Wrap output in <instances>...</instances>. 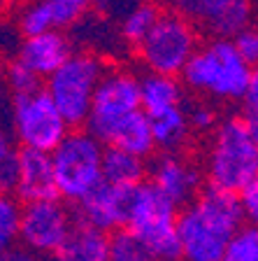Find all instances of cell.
Returning <instances> with one entry per match:
<instances>
[{"label":"cell","mask_w":258,"mask_h":261,"mask_svg":"<svg viewBox=\"0 0 258 261\" xmlns=\"http://www.w3.org/2000/svg\"><path fill=\"white\" fill-rule=\"evenodd\" d=\"M177 105H182V84L175 75L149 72L140 77V110L147 117Z\"/></svg>","instance_id":"18"},{"label":"cell","mask_w":258,"mask_h":261,"mask_svg":"<svg viewBox=\"0 0 258 261\" xmlns=\"http://www.w3.org/2000/svg\"><path fill=\"white\" fill-rule=\"evenodd\" d=\"M137 47L142 63L149 72L177 77L191 54L198 49V35L188 19L175 12H165L158 14L156 23L145 35V40L137 42Z\"/></svg>","instance_id":"7"},{"label":"cell","mask_w":258,"mask_h":261,"mask_svg":"<svg viewBox=\"0 0 258 261\" xmlns=\"http://www.w3.org/2000/svg\"><path fill=\"white\" fill-rule=\"evenodd\" d=\"M177 215L179 207L151 179H145L130 191L124 228L137 236L158 261H182Z\"/></svg>","instance_id":"2"},{"label":"cell","mask_w":258,"mask_h":261,"mask_svg":"<svg viewBox=\"0 0 258 261\" xmlns=\"http://www.w3.org/2000/svg\"><path fill=\"white\" fill-rule=\"evenodd\" d=\"M51 261H109V233L84 222L72 224L68 238L49 256Z\"/></svg>","instance_id":"16"},{"label":"cell","mask_w":258,"mask_h":261,"mask_svg":"<svg viewBox=\"0 0 258 261\" xmlns=\"http://www.w3.org/2000/svg\"><path fill=\"white\" fill-rule=\"evenodd\" d=\"M12 126L19 145L42 152H51L70 130L44 89L33 93H12Z\"/></svg>","instance_id":"9"},{"label":"cell","mask_w":258,"mask_h":261,"mask_svg":"<svg viewBox=\"0 0 258 261\" xmlns=\"http://www.w3.org/2000/svg\"><path fill=\"white\" fill-rule=\"evenodd\" d=\"M3 82H5V77H3V72H0V89H3Z\"/></svg>","instance_id":"35"},{"label":"cell","mask_w":258,"mask_h":261,"mask_svg":"<svg viewBox=\"0 0 258 261\" xmlns=\"http://www.w3.org/2000/svg\"><path fill=\"white\" fill-rule=\"evenodd\" d=\"M21 33L23 35H40V33L49 31V28H54V19H51V10H49L47 0L44 3H38V5L28 7L21 16Z\"/></svg>","instance_id":"28"},{"label":"cell","mask_w":258,"mask_h":261,"mask_svg":"<svg viewBox=\"0 0 258 261\" xmlns=\"http://www.w3.org/2000/svg\"><path fill=\"white\" fill-rule=\"evenodd\" d=\"M240 226H244V212L237 191L203 185L195 201L177 215L182 261H221Z\"/></svg>","instance_id":"1"},{"label":"cell","mask_w":258,"mask_h":261,"mask_svg":"<svg viewBox=\"0 0 258 261\" xmlns=\"http://www.w3.org/2000/svg\"><path fill=\"white\" fill-rule=\"evenodd\" d=\"M237 54L242 56L249 65H258V31L256 28H242L240 33L233 35Z\"/></svg>","instance_id":"30"},{"label":"cell","mask_w":258,"mask_h":261,"mask_svg":"<svg viewBox=\"0 0 258 261\" xmlns=\"http://www.w3.org/2000/svg\"><path fill=\"white\" fill-rule=\"evenodd\" d=\"M105 14H128L133 7H137L145 0H96Z\"/></svg>","instance_id":"34"},{"label":"cell","mask_w":258,"mask_h":261,"mask_svg":"<svg viewBox=\"0 0 258 261\" xmlns=\"http://www.w3.org/2000/svg\"><path fill=\"white\" fill-rule=\"evenodd\" d=\"M91 3L93 0H47L51 19H54V28H68L77 23Z\"/></svg>","instance_id":"26"},{"label":"cell","mask_w":258,"mask_h":261,"mask_svg":"<svg viewBox=\"0 0 258 261\" xmlns=\"http://www.w3.org/2000/svg\"><path fill=\"white\" fill-rule=\"evenodd\" d=\"M210 185L240 191L258 175V140L249 133L242 117L226 119L216 128L207 159Z\"/></svg>","instance_id":"4"},{"label":"cell","mask_w":258,"mask_h":261,"mask_svg":"<svg viewBox=\"0 0 258 261\" xmlns=\"http://www.w3.org/2000/svg\"><path fill=\"white\" fill-rule=\"evenodd\" d=\"M19 219H21V201L14 194H0V252L16 245Z\"/></svg>","instance_id":"23"},{"label":"cell","mask_w":258,"mask_h":261,"mask_svg":"<svg viewBox=\"0 0 258 261\" xmlns=\"http://www.w3.org/2000/svg\"><path fill=\"white\" fill-rule=\"evenodd\" d=\"M105 63L93 54H70L47 77L44 91L51 96L54 105L63 114L70 128L84 124L91 98L100 77L105 75Z\"/></svg>","instance_id":"6"},{"label":"cell","mask_w":258,"mask_h":261,"mask_svg":"<svg viewBox=\"0 0 258 261\" xmlns=\"http://www.w3.org/2000/svg\"><path fill=\"white\" fill-rule=\"evenodd\" d=\"M237 196H240V205L244 212V222L258 226V175L249 179L247 185L237 191Z\"/></svg>","instance_id":"31"},{"label":"cell","mask_w":258,"mask_h":261,"mask_svg":"<svg viewBox=\"0 0 258 261\" xmlns=\"http://www.w3.org/2000/svg\"><path fill=\"white\" fill-rule=\"evenodd\" d=\"M16 51H19V61L23 65L35 70L40 77H49L72 54V47L63 33L49 28L40 35H28Z\"/></svg>","instance_id":"15"},{"label":"cell","mask_w":258,"mask_h":261,"mask_svg":"<svg viewBox=\"0 0 258 261\" xmlns=\"http://www.w3.org/2000/svg\"><path fill=\"white\" fill-rule=\"evenodd\" d=\"M109 261H158L151 250L128 228H117L109 233Z\"/></svg>","instance_id":"21"},{"label":"cell","mask_w":258,"mask_h":261,"mask_svg":"<svg viewBox=\"0 0 258 261\" xmlns=\"http://www.w3.org/2000/svg\"><path fill=\"white\" fill-rule=\"evenodd\" d=\"M151 175V182L170 198L175 205L182 207L191 205L195 201V196L203 189V175L198 168H193L188 161L179 159L175 152H165L151 163V168H147Z\"/></svg>","instance_id":"13"},{"label":"cell","mask_w":258,"mask_h":261,"mask_svg":"<svg viewBox=\"0 0 258 261\" xmlns=\"http://www.w3.org/2000/svg\"><path fill=\"white\" fill-rule=\"evenodd\" d=\"M109 145L121 147V149H126L130 154H137L142 159L151 156L156 145H154V136H151V126H149L147 114L142 110H135L126 119L119 121V126L112 133Z\"/></svg>","instance_id":"19"},{"label":"cell","mask_w":258,"mask_h":261,"mask_svg":"<svg viewBox=\"0 0 258 261\" xmlns=\"http://www.w3.org/2000/svg\"><path fill=\"white\" fill-rule=\"evenodd\" d=\"M102 179L109 182V185L117 187H126V189H133L140 182H145L147 177V161L137 154H130L121 147L107 145L102 147Z\"/></svg>","instance_id":"17"},{"label":"cell","mask_w":258,"mask_h":261,"mask_svg":"<svg viewBox=\"0 0 258 261\" xmlns=\"http://www.w3.org/2000/svg\"><path fill=\"white\" fill-rule=\"evenodd\" d=\"M16 159H19V177H16L14 196L19 201L33 203V201L61 198L54 179L51 152L33 149V147H19Z\"/></svg>","instance_id":"14"},{"label":"cell","mask_w":258,"mask_h":261,"mask_svg":"<svg viewBox=\"0 0 258 261\" xmlns=\"http://www.w3.org/2000/svg\"><path fill=\"white\" fill-rule=\"evenodd\" d=\"M135 110H140V77L126 70H105L93 91L84 126L96 140L109 145L119 121Z\"/></svg>","instance_id":"8"},{"label":"cell","mask_w":258,"mask_h":261,"mask_svg":"<svg viewBox=\"0 0 258 261\" xmlns=\"http://www.w3.org/2000/svg\"><path fill=\"white\" fill-rule=\"evenodd\" d=\"M151 126V136H154V145L163 152H179L186 145L188 138V119L182 105L170 110H163L158 114L147 117Z\"/></svg>","instance_id":"20"},{"label":"cell","mask_w":258,"mask_h":261,"mask_svg":"<svg viewBox=\"0 0 258 261\" xmlns=\"http://www.w3.org/2000/svg\"><path fill=\"white\" fill-rule=\"evenodd\" d=\"M186 119H188V126H191V128L210 130L216 121V114H214V110L207 108V105H195V108L186 114Z\"/></svg>","instance_id":"32"},{"label":"cell","mask_w":258,"mask_h":261,"mask_svg":"<svg viewBox=\"0 0 258 261\" xmlns=\"http://www.w3.org/2000/svg\"><path fill=\"white\" fill-rule=\"evenodd\" d=\"M179 75L193 91L242 100L251 80V65L237 54L231 38H216L207 47L195 49Z\"/></svg>","instance_id":"3"},{"label":"cell","mask_w":258,"mask_h":261,"mask_svg":"<svg viewBox=\"0 0 258 261\" xmlns=\"http://www.w3.org/2000/svg\"><path fill=\"white\" fill-rule=\"evenodd\" d=\"M0 261H51L49 256L38 254V252L28 250V247H19V245H12L7 250L0 252Z\"/></svg>","instance_id":"33"},{"label":"cell","mask_w":258,"mask_h":261,"mask_svg":"<svg viewBox=\"0 0 258 261\" xmlns=\"http://www.w3.org/2000/svg\"><path fill=\"white\" fill-rule=\"evenodd\" d=\"M242 100H244L242 121L247 124L249 133L258 140V70H251V80H249V87L244 91Z\"/></svg>","instance_id":"29"},{"label":"cell","mask_w":258,"mask_h":261,"mask_svg":"<svg viewBox=\"0 0 258 261\" xmlns=\"http://www.w3.org/2000/svg\"><path fill=\"white\" fill-rule=\"evenodd\" d=\"M130 191L133 189L109 185V182L100 179L89 194H84L75 203L77 210L72 215L77 222H84L89 226L105 231V233H112L117 228H124L126 224Z\"/></svg>","instance_id":"12"},{"label":"cell","mask_w":258,"mask_h":261,"mask_svg":"<svg viewBox=\"0 0 258 261\" xmlns=\"http://www.w3.org/2000/svg\"><path fill=\"white\" fill-rule=\"evenodd\" d=\"M19 177V159L14 140L7 130L0 128V194H14Z\"/></svg>","instance_id":"25"},{"label":"cell","mask_w":258,"mask_h":261,"mask_svg":"<svg viewBox=\"0 0 258 261\" xmlns=\"http://www.w3.org/2000/svg\"><path fill=\"white\" fill-rule=\"evenodd\" d=\"M72 224L75 215L63 205L61 198L23 203L19 219V240L28 250L51 256L68 238Z\"/></svg>","instance_id":"10"},{"label":"cell","mask_w":258,"mask_h":261,"mask_svg":"<svg viewBox=\"0 0 258 261\" xmlns=\"http://www.w3.org/2000/svg\"><path fill=\"white\" fill-rule=\"evenodd\" d=\"M5 82L10 84L12 93H33L42 89V80L35 70H31L28 65H23L21 61H14V63L7 68Z\"/></svg>","instance_id":"27"},{"label":"cell","mask_w":258,"mask_h":261,"mask_svg":"<svg viewBox=\"0 0 258 261\" xmlns=\"http://www.w3.org/2000/svg\"><path fill=\"white\" fill-rule=\"evenodd\" d=\"M158 14H161V10H158L154 3H149V0L140 3V5L133 7L128 14H124L121 33H124L126 42H130V44L142 42V40H145V35L151 31V26L156 23Z\"/></svg>","instance_id":"22"},{"label":"cell","mask_w":258,"mask_h":261,"mask_svg":"<svg viewBox=\"0 0 258 261\" xmlns=\"http://www.w3.org/2000/svg\"><path fill=\"white\" fill-rule=\"evenodd\" d=\"M170 12L200 23L216 38H233L251 19L249 0H163Z\"/></svg>","instance_id":"11"},{"label":"cell","mask_w":258,"mask_h":261,"mask_svg":"<svg viewBox=\"0 0 258 261\" xmlns=\"http://www.w3.org/2000/svg\"><path fill=\"white\" fill-rule=\"evenodd\" d=\"M102 147L89 130H68V136L51 149L54 179L63 201L77 203L102 179Z\"/></svg>","instance_id":"5"},{"label":"cell","mask_w":258,"mask_h":261,"mask_svg":"<svg viewBox=\"0 0 258 261\" xmlns=\"http://www.w3.org/2000/svg\"><path fill=\"white\" fill-rule=\"evenodd\" d=\"M221 261H258V226H240L228 240Z\"/></svg>","instance_id":"24"}]
</instances>
